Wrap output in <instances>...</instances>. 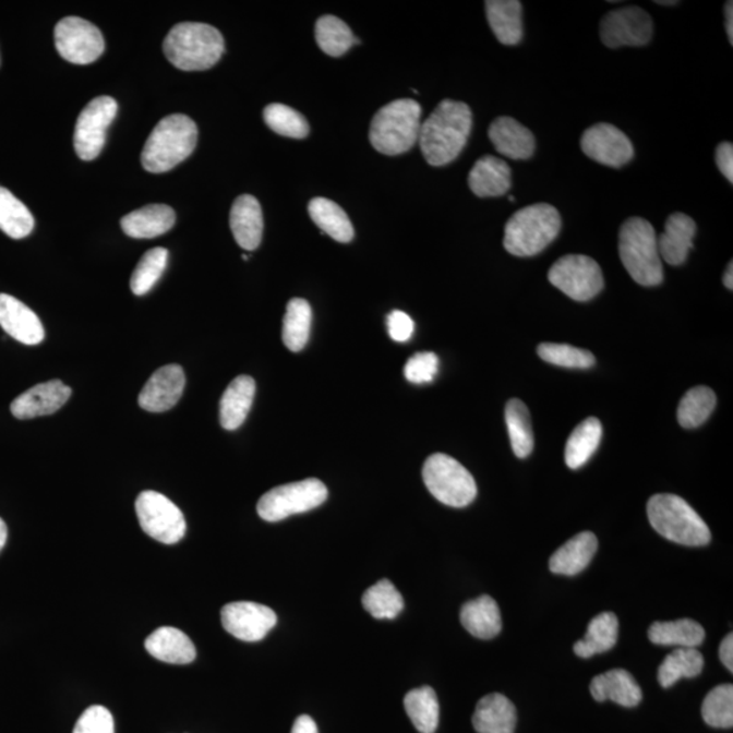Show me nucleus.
Masks as SVG:
<instances>
[{"instance_id": "f257e3e1", "label": "nucleus", "mask_w": 733, "mask_h": 733, "mask_svg": "<svg viewBox=\"0 0 733 733\" xmlns=\"http://www.w3.org/2000/svg\"><path fill=\"white\" fill-rule=\"evenodd\" d=\"M473 115L465 103L444 99L421 124L419 143L431 166L452 164L468 143Z\"/></svg>"}, {"instance_id": "f03ea898", "label": "nucleus", "mask_w": 733, "mask_h": 733, "mask_svg": "<svg viewBox=\"0 0 733 733\" xmlns=\"http://www.w3.org/2000/svg\"><path fill=\"white\" fill-rule=\"evenodd\" d=\"M164 52L182 71L213 69L225 53V38L216 27L199 22L176 25L166 36Z\"/></svg>"}, {"instance_id": "7ed1b4c3", "label": "nucleus", "mask_w": 733, "mask_h": 733, "mask_svg": "<svg viewBox=\"0 0 733 733\" xmlns=\"http://www.w3.org/2000/svg\"><path fill=\"white\" fill-rule=\"evenodd\" d=\"M197 125L185 115H170L155 125L142 152L143 168L149 173H166L194 152Z\"/></svg>"}, {"instance_id": "20e7f679", "label": "nucleus", "mask_w": 733, "mask_h": 733, "mask_svg": "<svg viewBox=\"0 0 733 733\" xmlns=\"http://www.w3.org/2000/svg\"><path fill=\"white\" fill-rule=\"evenodd\" d=\"M557 208L538 203L521 208L505 225L504 248L516 257H532L545 250L560 235Z\"/></svg>"}, {"instance_id": "39448f33", "label": "nucleus", "mask_w": 733, "mask_h": 733, "mask_svg": "<svg viewBox=\"0 0 733 733\" xmlns=\"http://www.w3.org/2000/svg\"><path fill=\"white\" fill-rule=\"evenodd\" d=\"M649 524L660 536L685 546H705L710 530L690 504L676 494H654L647 505Z\"/></svg>"}, {"instance_id": "423d86ee", "label": "nucleus", "mask_w": 733, "mask_h": 733, "mask_svg": "<svg viewBox=\"0 0 733 733\" xmlns=\"http://www.w3.org/2000/svg\"><path fill=\"white\" fill-rule=\"evenodd\" d=\"M620 257L632 279L644 287L662 285L664 272L653 226L642 218H630L620 230Z\"/></svg>"}, {"instance_id": "0eeeda50", "label": "nucleus", "mask_w": 733, "mask_h": 733, "mask_svg": "<svg viewBox=\"0 0 733 733\" xmlns=\"http://www.w3.org/2000/svg\"><path fill=\"white\" fill-rule=\"evenodd\" d=\"M421 107L413 99H397L377 110L370 128V142L377 153L399 155L419 142Z\"/></svg>"}, {"instance_id": "6e6552de", "label": "nucleus", "mask_w": 733, "mask_h": 733, "mask_svg": "<svg viewBox=\"0 0 733 733\" xmlns=\"http://www.w3.org/2000/svg\"><path fill=\"white\" fill-rule=\"evenodd\" d=\"M423 480L432 496L448 507H468L477 496L473 476L446 454H433L425 460Z\"/></svg>"}, {"instance_id": "1a4fd4ad", "label": "nucleus", "mask_w": 733, "mask_h": 733, "mask_svg": "<svg viewBox=\"0 0 733 733\" xmlns=\"http://www.w3.org/2000/svg\"><path fill=\"white\" fill-rule=\"evenodd\" d=\"M327 498V488L316 479L292 482L271 489L257 504L261 519L280 521L292 515L309 513Z\"/></svg>"}, {"instance_id": "9d476101", "label": "nucleus", "mask_w": 733, "mask_h": 733, "mask_svg": "<svg viewBox=\"0 0 733 733\" xmlns=\"http://www.w3.org/2000/svg\"><path fill=\"white\" fill-rule=\"evenodd\" d=\"M549 281L576 302H588L603 290L601 266L582 254H568L555 261L549 271Z\"/></svg>"}, {"instance_id": "9b49d317", "label": "nucleus", "mask_w": 733, "mask_h": 733, "mask_svg": "<svg viewBox=\"0 0 733 733\" xmlns=\"http://www.w3.org/2000/svg\"><path fill=\"white\" fill-rule=\"evenodd\" d=\"M142 530L153 540L175 545L187 532V521L181 509L163 493L146 491L135 503Z\"/></svg>"}, {"instance_id": "f8f14e48", "label": "nucleus", "mask_w": 733, "mask_h": 733, "mask_svg": "<svg viewBox=\"0 0 733 733\" xmlns=\"http://www.w3.org/2000/svg\"><path fill=\"white\" fill-rule=\"evenodd\" d=\"M118 115V103L108 96L94 98L76 120L74 147L77 157L93 160L101 154L107 131Z\"/></svg>"}, {"instance_id": "ddd939ff", "label": "nucleus", "mask_w": 733, "mask_h": 733, "mask_svg": "<svg viewBox=\"0 0 733 733\" xmlns=\"http://www.w3.org/2000/svg\"><path fill=\"white\" fill-rule=\"evenodd\" d=\"M55 46L61 58L72 64H91L105 51L103 33L80 16H65L55 27Z\"/></svg>"}, {"instance_id": "4468645a", "label": "nucleus", "mask_w": 733, "mask_h": 733, "mask_svg": "<svg viewBox=\"0 0 733 733\" xmlns=\"http://www.w3.org/2000/svg\"><path fill=\"white\" fill-rule=\"evenodd\" d=\"M652 35L651 15L637 5L610 11L601 22V38L609 48L647 46Z\"/></svg>"}, {"instance_id": "2eb2a0df", "label": "nucleus", "mask_w": 733, "mask_h": 733, "mask_svg": "<svg viewBox=\"0 0 733 733\" xmlns=\"http://www.w3.org/2000/svg\"><path fill=\"white\" fill-rule=\"evenodd\" d=\"M581 149L588 158L610 168H622L635 157V148L624 132L608 122L588 128L581 136Z\"/></svg>"}, {"instance_id": "dca6fc26", "label": "nucleus", "mask_w": 733, "mask_h": 733, "mask_svg": "<svg viewBox=\"0 0 733 733\" xmlns=\"http://www.w3.org/2000/svg\"><path fill=\"white\" fill-rule=\"evenodd\" d=\"M277 624L274 610L254 602H232L221 609V625L238 640H263Z\"/></svg>"}, {"instance_id": "f3484780", "label": "nucleus", "mask_w": 733, "mask_h": 733, "mask_svg": "<svg viewBox=\"0 0 733 733\" xmlns=\"http://www.w3.org/2000/svg\"><path fill=\"white\" fill-rule=\"evenodd\" d=\"M185 387V374L179 364L160 366L139 394V407L147 412H168L179 404Z\"/></svg>"}, {"instance_id": "a211bd4d", "label": "nucleus", "mask_w": 733, "mask_h": 733, "mask_svg": "<svg viewBox=\"0 0 733 733\" xmlns=\"http://www.w3.org/2000/svg\"><path fill=\"white\" fill-rule=\"evenodd\" d=\"M71 394V387L59 380L40 383L22 393L11 402V413L20 420L52 414L63 408Z\"/></svg>"}, {"instance_id": "6ab92c4d", "label": "nucleus", "mask_w": 733, "mask_h": 733, "mask_svg": "<svg viewBox=\"0 0 733 733\" xmlns=\"http://www.w3.org/2000/svg\"><path fill=\"white\" fill-rule=\"evenodd\" d=\"M0 326L9 336L26 346H37L46 337V331L35 311L8 293H0Z\"/></svg>"}, {"instance_id": "aec40b11", "label": "nucleus", "mask_w": 733, "mask_h": 733, "mask_svg": "<svg viewBox=\"0 0 733 733\" xmlns=\"http://www.w3.org/2000/svg\"><path fill=\"white\" fill-rule=\"evenodd\" d=\"M489 139L494 148L504 157L520 160L529 159L536 152V137L529 128L513 118H498L489 127Z\"/></svg>"}, {"instance_id": "412c9836", "label": "nucleus", "mask_w": 733, "mask_h": 733, "mask_svg": "<svg viewBox=\"0 0 733 733\" xmlns=\"http://www.w3.org/2000/svg\"><path fill=\"white\" fill-rule=\"evenodd\" d=\"M230 227L236 241L244 250L253 252L263 240L264 218L259 200L243 194L232 204Z\"/></svg>"}, {"instance_id": "4be33fe9", "label": "nucleus", "mask_w": 733, "mask_h": 733, "mask_svg": "<svg viewBox=\"0 0 733 733\" xmlns=\"http://www.w3.org/2000/svg\"><path fill=\"white\" fill-rule=\"evenodd\" d=\"M696 232V221L690 216L682 213L672 214L665 221L663 235L658 237L660 259L674 266L685 263L688 252L693 249Z\"/></svg>"}, {"instance_id": "5701e85b", "label": "nucleus", "mask_w": 733, "mask_h": 733, "mask_svg": "<svg viewBox=\"0 0 733 733\" xmlns=\"http://www.w3.org/2000/svg\"><path fill=\"white\" fill-rule=\"evenodd\" d=\"M590 690L598 702L613 701L621 707L633 708L642 701L641 687L625 670H611L593 677Z\"/></svg>"}, {"instance_id": "b1692460", "label": "nucleus", "mask_w": 733, "mask_h": 733, "mask_svg": "<svg viewBox=\"0 0 733 733\" xmlns=\"http://www.w3.org/2000/svg\"><path fill=\"white\" fill-rule=\"evenodd\" d=\"M175 224L173 208L166 204H149L125 215L121 219V229L128 237L149 240V238L164 236L165 232L173 229Z\"/></svg>"}, {"instance_id": "393cba45", "label": "nucleus", "mask_w": 733, "mask_h": 733, "mask_svg": "<svg viewBox=\"0 0 733 733\" xmlns=\"http://www.w3.org/2000/svg\"><path fill=\"white\" fill-rule=\"evenodd\" d=\"M144 647L153 658L164 663L189 664L196 659V647L191 638L171 626L153 632L144 641Z\"/></svg>"}, {"instance_id": "a878e982", "label": "nucleus", "mask_w": 733, "mask_h": 733, "mask_svg": "<svg viewBox=\"0 0 733 733\" xmlns=\"http://www.w3.org/2000/svg\"><path fill=\"white\" fill-rule=\"evenodd\" d=\"M598 550V538L591 531H582L565 545L555 550L549 561V568L555 575L575 576L590 565Z\"/></svg>"}, {"instance_id": "bb28decb", "label": "nucleus", "mask_w": 733, "mask_h": 733, "mask_svg": "<svg viewBox=\"0 0 733 733\" xmlns=\"http://www.w3.org/2000/svg\"><path fill=\"white\" fill-rule=\"evenodd\" d=\"M516 720L515 705L498 693L481 698L473 714L474 730L479 733H514Z\"/></svg>"}, {"instance_id": "cd10ccee", "label": "nucleus", "mask_w": 733, "mask_h": 733, "mask_svg": "<svg viewBox=\"0 0 733 733\" xmlns=\"http://www.w3.org/2000/svg\"><path fill=\"white\" fill-rule=\"evenodd\" d=\"M255 396L252 376L240 375L226 388L220 399V425L227 431H236L247 420Z\"/></svg>"}, {"instance_id": "c85d7f7f", "label": "nucleus", "mask_w": 733, "mask_h": 733, "mask_svg": "<svg viewBox=\"0 0 733 733\" xmlns=\"http://www.w3.org/2000/svg\"><path fill=\"white\" fill-rule=\"evenodd\" d=\"M510 169L503 159L485 155L477 160L469 175L471 192L479 197H497L510 188Z\"/></svg>"}, {"instance_id": "c756f323", "label": "nucleus", "mask_w": 733, "mask_h": 733, "mask_svg": "<svg viewBox=\"0 0 733 733\" xmlns=\"http://www.w3.org/2000/svg\"><path fill=\"white\" fill-rule=\"evenodd\" d=\"M486 19L494 36L504 46H516L524 37L521 3L518 0H488Z\"/></svg>"}, {"instance_id": "7c9ffc66", "label": "nucleus", "mask_w": 733, "mask_h": 733, "mask_svg": "<svg viewBox=\"0 0 733 733\" xmlns=\"http://www.w3.org/2000/svg\"><path fill=\"white\" fill-rule=\"evenodd\" d=\"M460 622L471 636L491 640L502 632V613L493 598L484 596L464 604Z\"/></svg>"}, {"instance_id": "2f4dec72", "label": "nucleus", "mask_w": 733, "mask_h": 733, "mask_svg": "<svg viewBox=\"0 0 733 733\" xmlns=\"http://www.w3.org/2000/svg\"><path fill=\"white\" fill-rule=\"evenodd\" d=\"M620 622L614 613H602L592 618L586 637L575 644V653L581 659L610 651L618 641Z\"/></svg>"}, {"instance_id": "473e14b6", "label": "nucleus", "mask_w": 733, "mask_h": 733, "mask_svg": "<svg viewBox=\"0 0 733 733\" xmlns=\"http://www.w3.org/2000/svg\"><path fill=\"white\" fill-rule=\"evenodd\" d=\"M310 218L325 235L333 240L348 243L353 240L355 230L346 211L340 205L324 197L311 200L309 204Z\"/></svg>"}, {"instance_id": "72a5a7b5", "label": "nucleus", "mask_w": 733, "mask_h": 733, "mask_svg": "<svg viewBox=\"0 0 733 733\" xmlns=\"http://www.w3.org/2000/svg\"><path fill=\"white\" fill-rule=\"evenodd\" d=\"M649 640L658 646L697 648L705 640V629L698 622L683 618L671 622H654L649 627Z\"/></svg>"}, {"instance_id": "f704fd0d", "label": "nucleus", "mask_w": 733, "mask_h": 733, "mask_svg": "<svg viewBox=\"0 0 733 733\" xmlns=\"http://www.w3.org/2000/svg\"><path fill=\"white\" fill-rule=\"evenodd\" d=\"M602 433L597 418H588L575 428L565 447V464L569 469H579L590 460L601 444Z\"/></svg>"}, {"instance_id": "c9c22d12", "label": "nucleus", "mask_w": 733, "mask_h": 733, "mask_svg": "<svg viewBox=\"0 0 733 733\" xmlns=\"http://www.w3.org/2000/svg\"><path fill=\"white\" fill-rule=\"evenodd\" d=\"M313 321V311L308 301L293 298L287 304L285 320H283V341L291 352H301L308 346Z\"/></svg>"}, {"instance_id": "e433bc0d", "label": "nucleus", "mask_w": 733, "mask_h": 733, "mask_svg": "<svg viewBox=\"0 0 733 733\" xmlns=\"http://www.w3.org/2000/svg\"><path fill=\"white\" fill-rule=\"evenodd\" d=\"M510 446L518 458H527L534 449V432H532L529 408L518 398L509 399L505 407Z\"/></svg>"}, {"instance_id": "4c0bfd02", "label": "nucleus", "mask_w": 733, "mask_h": 733, "mask_svg": "<svg viewBox=\"0 0 733 733\" xmlns=\"http://www.w3.org/2000/svg\"><path fill=\"white\" fill-rule=\"evenodd\" d=\"M404 707L416 730L421 733H435L438 725V701L432 687L410 690L405 696Z\"/></svg>"}, {"instance_id": "58836bf2", "label": "nucleus", "mask_w": 733, "mask_h": 733, "mask_svg": "<svg viewBox=\"0 0 733 733\" xmlns=\"http://www.w3.org/2000/svg\"><path fill=\"white\" fill-rule=\"evenodd\" d=\"M33 229L35 218L31 211L9 189L0 187V230L14 240H22Z\"/></svg>"}, {"instance_id": "ea45409f", "label": "nucleus", "mask_w": 733, "mask_h": 733, "mask_svg": "<svg viewBox=\"0 0 733 733\" xmlns=\"http://www.w3.org/2000/svg\"><path fill=\"white\" fill-rule=\"evenodd\" d=\"M702 653L697 648H680L669 654L660 664L658 680L660 686L669 688L682 677H696L704 670Z\"/></svg>"}, {"instance_id": "a19ab883", "label": "nucleus", "mask_w": 733, "mask_h": 733, "mask_svg": "<svg viewBox=\"0 0 733 733\" xmlns=\"http://www.w3.org/2000/svg\"><path fill=\"white\" fill-rule=\"evenodd\" d=\"M315 38L322 52L333 58L343 57L357 40L346 22L335 15H324L316 21Z\"/></svg>"}, {"instance_id": "79ce46f5", "label": "nucleus", "mask_w": 733, "mask_h": 733, "mask_svg": "<svg viewBox=\"0 0 733 733\" xmlns=\"http://www.w3.org/2000/svg\"><path fill=\"white\" fill-rule=\"evenodd\" d=\"M718 398L712 388L697 386L690 388L677 407V421L683 428L692 430L702 425L713 413Z\"/></svg>"}, {"instance_id": "37998d69", "label": "nucleus", "mask_w": 733, "mask_h": 733, "mask_svg": "<svg viewBox=\"0 0 733 733\" xmlns=\"http://www.w3.org/2000/svg\"><path fill=\"white\" fill-rule=\"evenodd\" d=\"M363 608L376 620H394L401 614L405 603L401 593L387 579L377 581L364 592Z\"/></svg>"}, {"instance_id": "c03bdc74", "label": "nucleus", "mask_w": 733, "mask_h": 733, "mask_svg": "<svg viewBox=\"0 0 733 733\" xmlns=\"http://www.w3.org/2000/svg\"><path fill=\"white\" fill-rule=\"evenodd\" d=\"M169 252L165 248L148 250L139 261L131 277V290L135 296L142 297L157 285L168 265Z\"/></svg>"}, {"instance_id": "a18cd8bd", "label": "nucleus", "mask_w": 733, "mask_h": 733, "mask_svg": "<svg viewBox=\"0 0 733 733\" xmlns=\"http://www.w3.org/2000/svg\"><path fill=\"white\" fill-rule=\"evenodd\" d=\"M705 723L713 729H732L733 725V686L724 683L714 687L702 704Z\"/></svg>"}, {"instance_id": "49530a36", "label": "nucleus", "mask_w": 733, "mask_h": 733, "mask_svg": "<svg viewBox=\"0 0 733 733\" xmlns=\"http://www.w3.org/2000/svg\"><path fill=\"white\" fill-rule=\"evenodd\" d=\"M264 120L272 131L281 136L304 139L310 133V125L296 109L283 104H271L264 110Z\"/></svg>"}, {"instance_id": "de8ad7c7", "label": "nucleus", "mask_w": 733, "mask_h": 733, "mask_svg": "<svg viewBox=\"0 0 733 733\" xmlns=\"http://www.w3.org/2000/svg\"><path fill=\"white\" fill-rule=\"evenodd\" d=\"M537 352L543 362L565 366V369H591L597 362L590 351L568 346V344L542 343Z\"/></svg>"}, {"instance_id": "09e8293b", "label": "nucleus", "mask_w": 733, "mask_h": 733, "mask_svg": "<svg viewBox=\"0 0 733 733\" xmlns=\"http://www.w3.org/2000/svg\"><path fill=\"white\" fill-rule=\"evenodd\" d=\"M438 359L433 352H419L408 360L404 374L410 383L423 385L435 380Z\"/></svg>"}, {"instance_id": "8fccbe9b", "label": "nucleus", "mask_w": 733, "mask_h": 733, "mask_svg": "<svg viewBox=\"0 0 733 733\" xmlns=\"http://www.w3.org/2000/svg\"><path fill=\"white\" fill-rule=\"evenodd\" d=\"M74 733H115L113 716L101 705H94L82 713Z\"/></svg>"}, {"instance_id": "3c124183", "label": "nucleus", "mask_w": 733, "mask_h": 733, "mask_svg": "<svg viewBox=\"0 0 733 733\" xmlns=\"http://www.w3.org/2000/svg\"><path fill=\"white\" fill-rule=\"evenodd\" d=\"M387 329L392 340L397 343H407L412 338L414 332V322L404 311L394 310L387 316Z\"/></svg>"}, {"instance_id": "603ef678", "label": "nucleus", "mask_w": 733, "mask_h": 733, "mask_svg": "<svg viewBox=\"0 0 733 733\" xmlns=\"http://www.w3.org/2000/svg\"><path fill=\"white\" fill-rule=\"evenodd\" d=\"M716 165L720 169L721 173L729 180L733 182V146L732 143L725 142L719 144L718 149H716Z\"/></svg>"}, {"instance_id": "864d4df0", "label": "nucleus", "mask_w": 733, "mask_h": 733, "mask_svg": "<svg viewBox=\"0 0 733 733\" xmlns=\"http://www.w3.org/2000/svg\"><path fill=\"white\" fill-rule=\"evenodd\" d=\"M720 659L721 662L725 665L726 669H729L731 672L733 671V636L732 633H730L729 636H726L721 642L720 646Z\"/></svg>"}, {"instance_id": "5fc2aeb1", "label": "nucleus", "mask_w": 733, "mask_h": 733, "mask_svg": "<svg viewBox=\"0 0 733 733\" xmlns=\"http://www.w3.org/2000/svg\"><path fill=\"white\" fill-rule=\"evenodd\" d=\"M291 733H320L315 721L308 714L299 716L293 723Z\"/></svg>"}, {"instance_id": "6e6d98bb", "label": "nucleus", "mask_w": 733, "mask_h": 733, "mask_svg": "<svg viewBox=\"0 0 733 733\" xmlns=\"http://www.w3.org/2000/svg\"><path fill=\"white\" fill-rule=\"evenodd\" d=\"M725 31L729 35L730 44H733V3L726 2L725 4Z\"/></svg>"}, {"instance_id": "4d7b16f0", "label": "nucleus", "mask_w": 733, "mask_h": 733, "mask_svg": "<svg viewBox=\"0 0 733 733\" xmlns=\"http://www.w3.org/2000/svg\"><path fill=\"white\" fill-rule=\"evenodd\" d=\"M724 286L729 288L730 291L733 290V264L732 261L729 265V268H726L725 274H724Z\"/></svg>"}, {"instance_id": "13d9d810", "label": "nucleus", "mask_w": 733, "mask_h": 733, "mask_svg": "<svg viewBox=\"0 0 733 733\" xmlns=\"http://www.w3.org/2000/svg\"><path fill=\"white\" fill-rule=\"evenodd\" d=\"M5 541H8V526L0 519V552H2Z\"/></svg>"}, {"instance_id": "bf43d9fd", "label": "nucleus", "mask_w": 733, "mask_h": 733, "mask_svg": "<svg viewBox=\"0 0 733 733\" xmlns=\"http://www.w3.org/2000/svg\"><path fill=\"white\" fill-rule=\"evenodd\" d=\"M654 3L662 4V5H675V4H677V2H674V0H669V2H665V0H658V2H654Z\"/></svg>"}, {"instance_id": "052dcab7", "label": "nucleus", "mask_w": 733, "mask_h": 733, "mask_svg": "<svg viewBox=\"0 0 733 733\" xmlns=\"http://www.w3.org/2000/svg\"><path fill=\"white\" fill-rule=\"evenodd\" d=\"M242 259H243V261H248V260H249L248 255H244V254L242 255Z\"/></svg>"}]
</instances>
